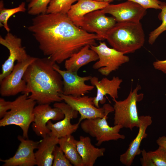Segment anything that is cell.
Segmentation results:
<instances>
[{
	"mask_svg": "<svg viewBox=\"0 0 166 166\" xmlns=\"http://www.w3.org/2000/svg\"><path fill=\"white\" fill-rule=\"evenodd\" d=\"M43 54L60 64L86 45H96L100 38L76 26L67 14L45 13L37 15L27 27Z\"/></svg>",
	"mask_w": 166,
	"mask_h": 166,
	"instance_id": "6da1fadb",
	"label": "cell"
},
{
	"mask_svg": "<svg viewBox=\"0 0 166 166\" xmlns=\"http://www.w3.org/2000/svg\"><path fill=\"white\" fill-rule=\"evenodd\" d=\"M57 63L46 57H36L28 67L23 77L27 85L25 93L39 104L61 102L63 100L62 77L53 68Z\"/></svg>",
	"mask_w": 166,
	"mask_h": 166,
	"instance_id": "7a4b0ae2",
	"label": "cell"
},
{
	"mask_svg": "<svg viewBox=\"0 0 166 166\" xmlns=\"http://www.w3.org/2000/svg\"><path fill=\"white\" fill-rule=\"evenodd\" d=\"M105 39L113 48L125 54L141 48L145 35L140 22H117L108 32Z\"/></svg>",
	"mask_w": 166,
	"mask_h": 166,
	"instance_id": "3957f363",
	"label": "cell"
},
{
	"mask_svg": "<svg viewBox=\"0 0 166 166\" xmlns=\"http://www.w3.org/2000/svg\"><path fill=\"white\" fill-rule=\"evenodd\" d=\"M29 96L23 93L13 101L11 109L0 120V127L13 124L19 126L26 139H28L29 128L34 120V110L37 103Z\"/></svg>",
	"mask_w": 166,
	"mask_h": 166,
	"instance_id": "277c9868",
	"label": "cell"
},
{
	"mask_svg": "<svg viewBox=\"0 0 166 166\" xmlns=\"http://www.w3.org/2000/svg\"><path fill=\"white\" fill-rule=\"evenodd\" d=\"M140 85H137L133 90L132 89L127 97L122 101L113 99L114 102L113 107L114 115V124L122 126L123 128L132 130L135 127L138 128L140 120L137 108V103L143 99L144 94H138L141 89Z\"/></svg>",
	"mask_w": 166,
	"mask_h": 166,
	"instance_id": "5b68a950",
	"label": "cell"
},
{
	"mask_svg": "<svg viewBox=\"0 0 166 166\" xmlns=\"http://www.w3.org/2000/svg\"><path fill=\"white\" fill-rule=\"evenodd\" d=\"M108 116L102 118L85 119L80 123L82 130L95 138L97 141L96 145L98 146L104 142L125 138L124 135L119 133L123 126L118 124L110 126L107 121Z\"/></svg>",
	"mask_w": 166,
	"mask_h": 166,
	"instance_id": "8992f818",
	"label": "cell"
},
{
	"mask_svg": "<svg viewBox=\"0 0 166 166\" xmlns=\"http://www.w3.org/2000/svg\"><path fill=\"white\" fill-rule=\"evenodd\" d=\"M90 48L97 54L99 59L92 68L98 69L102 75L108 76L118 69L123 64L128 62L129 57L114 48L108 47L105 42H100L99 45H91Z\"/></svg>",
	"mask_w": 166,
	"mask_h": 166,
	"instance_id": "52a82bcc",
	"label": "cell"
},
{
	"mask_svg": "<svg viewBox=\"0 0 166 166\" xmlns=\"http://www.w3.org/2000/svg\"><path fill=\"white\" fill-rule=\"evenodd\" d=\"M63 101L77 111L80 115L78 122L83 120L97 118H102L114 111L113 107L108 104H105L101 107L97 108L94 105V97L85 95L79 97L60 94Z\"/></svg>",
	"mask_w": 166,
	"mask_h": 166,
	"instance_id": "ba28073f",
	"label": "cell"
},
{
	"mask_svg": "<svg viewBox=\"0 0 166 166\" xmlns=\"http://www.w3.org/2000/svg\"><path fill=\"white\" fill-rule=\"evenodd\" d=\"M36 58L30 56L25 60L17 62L11 72L0 81L2 96H14L21 92L26 93L27 85L23 77L28 67Z\"/></svg>",
	"mask_w": 166,
	"mask_h": 166,
	"instance_id": "9c48e42d",
	"label": "cell"
},
{
	"mask_svg": "<svg viewBox=\"0 0 166 166\" xmlns=\"http://www.w3.org/2000/svg\"><path fill=\"white\" fill-rule=\"evenodd\" d=\"M0 44L9 50V56L2 65V73L0 74V81L12 71L14 62H21L27 59L28 55L22 46L21 38L11 33L7 32L4 38L0 36Z\"/></svg>",
	"mask_w": 166,
	"mask_h": 166,
	"instance_id": "30bf717a",
	"label": "cell"
},
{
	"mask_svg": "<svg viewBox=\"0 0 166 166\" xmlns=\"http://www.w3.org/2000/svg\"><path fill=\"white\" fill-rule=\"evenodd\" d=\"M54 69L61 75L63 81V94L74 97L85 95L93 90L95 88L93 85L85 83L90 80L92 76H88L80 77L77 73L70 71L63 70L55 63L53 65Z\"/></svg>",
	"mask_w": 166,
	"mask_h": 166,
	"instance_id": "8fae6325",
	"label": "cell"
},
{
	"mask_svg": "<svg viewBox=\"0 0 166 166\" xmlns=\"http://www.w3.org/2000/svg\"><path fill=\"white\" fill-rule=\"evenodd\" d=\"M114 17L117 22H139L146 13V9L139 4L127 1L117 4H109L102 9Z\"/></svg>",
	"mask_w": 166,
	"mask_h": 166,
	"instance_id": "7c38bea8",
	"label": "cell"
},
{
	"mask_svg": "<svg viewBox=\"0 0 166 166\" xmlns=\"http://www.w3.org/2000/svg\"><path fill=\"white\" fill-rule=\"evenodd\" d=\"M53 107L60 109L65 116L63 119L54 124L50 120L48 122L47 126L50 131L49 135L59 138L71 135L76 132L80 123L78 122L72 124L71 121L73 118L77 117L78 112L65 102H55Z\"/></svg>",
	"mask_w": 166,
	"mask_h": 166,
	"instance_id": "4fadbf2b",
	"label": "cell"
},
{
	"mask_svg": "<svg viewBox=\"0 0 166 166\" xmlns=\"http://www.w3.org/2000/svg\"><path fill=\"white\" fill-rule=\"evenodd\" d=\"M49 105L39 104L34 109V120L33 122L32 128L37 136L43 138L49 134L50 132L47 126L48 122L50 120L60 121L65 116L60 109L54 107L52 108Z\"/></svg>",
	"mask_w": 166,
	"mask_h": 166,
	"instance_id": "5bb4252c",
	"label": "cell"
},
{
	"mask_svg": "<svg viewBox=\"0 0 166 166\" xmlns=\"http://www.w3.org/2000/svg\"><path fill=\"white\" fill-rule=\"evenodd\" d=\"M116 22L114 17L107 16L102 10H97L84 16L80 28L89 33H95L100 40H103L105 39L107 33Z\"/></svg>",
	"mask_w": 166,
	"mask_h": 166,
	"instance_id": "9a60e30c",
	"label": "cell"
},
{
	"mask_svg": "<svg viewBox=\"0 0 166 166\" xmlns=\"http://www.w3.org/2000/svg\"><path fill=\"white\" fill-rule=\"evenodd\" d=\"M20 143L14 155L8 159L0 160L3 166H34L36 165L34 150L38 148L40 141H35L18 136Z\"/></svg>",
	"mask_w": 166,
	"mask_h": 166,
	"instance_id": "2e32d148",
	"label": "cell"
},
{
	"mask_svg": "<svg viewBox=\"0 0 166 166\" xmlns=\"http://www.w3.org/2000/svg\"><path fill=\"white\" fill-rule=\"evenodd\" d=\"M90 81L91 85L97 89L96 95L94 97L93 100L96 107H99V103L101 104L105 103L106 99L104 96L107 94L109 95L112 99L118 98V91L123 82L122 80L118 77L114 76L111 80L105 77L99 81L97 77L93 76Z\"/></svg>",
	"mask_w": 166,
	"mask_h": 166,
	"instance_id": "e0dca14e",
	"label": "cell"
},
{
	"mask_svg": "<svg viewBox=\"0 0 166 166\" xmlns=\"http://www.w3.org/2000/svg\"><path fill=\"white\" fill-rule=\"evenodd\" d=\"M139 117L140 122L138 133L129 144L127 150L120 156V161L126 166H131L135 156L141 153V150L140 148L141 142L147 136L146 129L152 123V117L150 116H141Z\"/></svg>",
	"mask_w": 166,
	"mask_h": 166,
	"instance_id": "ac0fdd59",
	"label": "cell"
},
{
	"mask_svg": "<svg viewBox=\"0 0 166 166\" xmlns=\"http://www.w3.org/2000/svg\"><path fill=\"white\" fill-rule=\"evenodd\" d=\"M109 4L93 0H78L72 6L67 14L76 26L80 27L86 14L96 10L103 9Z\"/></svg>",
	"mask_w": 166,
	"mask_h": 166,
	"instance_id": "d6986e66",
	"label": "cell"
},
{
	"mask_svg": "<svg viewBox=\"0 0 166 166\" xmlns=\"http://www.w3.org/2000/svg\"><path fill=\"white\" fill-rule=\"evenodd\" d=\"M77 146L84 166H93L97 158L104 155L105 151L104 148L95 147L88 136H80Z\"/></svg>",
	"mask_w": 166,
	"mask_h": 166,
	"instance_id": "ffe728a7",
	"label": "cell"
},
{
	"mask_svg": "<svg viewBox=\"0 0 166 166\" xmlns=\"http://www.w3.org/2000/svg\"><path fill=\"white\" fill-rule=\"evenodd\" d=\"M59 138L47 135L40 141L38 150L35 152L36 165L38 166H51L53 160V152L58 143Z\"/></svg>",
	"mask_w": 166,
	"mask_h": 166,
	"instance_id": "44dd1931",
	"label": "cell"
},
{
	"mask_svg": "<svg viewBox=\"0 0 166 166\" xmlns=\"http://www.w3.org/2000/svg\"><path fill=\"white\" fill-rule=\"evenodd\" d=\"M90 46L89 45L84 46L66 59L64 64L66 70L77 73L82 67L91 62L97 61L99 59L98 56L90 48Z\"/></svg>",
	"mask_w": 166,
	"mask_h": 166,
	"instance_id": "7402d4cb",
	"label": "cell"
},
{
	"mask_svg": "<svg viewBox=\"0 0 166 166\" xmlns=\"http://www.w3.org/2000/svg\"><path fill=\"white\" fill-rule=\"evenodd\" d=\"M77 141L70 135L59 138L58 144L72 165L84 166L77 150Z\"/></svg>",
	"mask_w": 166,
	"mask_h": 166,
	"instance_id": "603a6c76",
	"label": "cell"
},
{
	"mask_svg": "<svg viewBox=\"0 0 166 166\" xmlns=\"http://www.w3.org/2000/svg\"><path fill=\"white\" fill-rule=\"evenodd\" d=\"M25 3L22 2L18 6L8 9L4 7L3 2H0V25L3 26L7 32H10V28L8 24V21L9 18L13 15L18 13L25 12Z\"/></svg>",
	"mask_w": 166,
	"mask_h": 166,
	"instance_id": "cb8c5ba5",
	"label": "cell"
},
{
	"mask_svg": "<svg viewBox=\"0 0 166 166\" xmlns=\"http://www.w3.org/2000/svg\"><path fill=\"white\" fill-rule=\"evenodd\" d=\"M78 0H51L46 13H61L67 14L72 4Z\"/></svg>",
	"mask_w": 166,
	"mask_h": 166,
	"instance_id": "d4e9b609",
	"label": "cell"
},
{
	"mask_svg": "<svg viewBox=\"0 0 166 166\" xmlns=\"http://www.w3.org/2000/svg\"><path fill=\"white\" fill-rule=\"evenodd\" d=\"M161 7V11L159 14L158 18L161 21L162 23L159 26L150 33L148 42L150 45H152L158 36L166 30V3L162 2Z\"/></svg>",
	"mask_w": 166,
	"mask_h": 166,
	"instance_id": "484cf974",
	"label": "cell"
},
{
	"mask_svg": "<svg viewBox=\"0 0 166 166\" xmlns=\"http://www.w3.org/2000/svg\"><path fill=\"white\" fill-rule=\"evenodd\" d=\"M51 0H34L28 5V13L32 15L46 13L48 6Z\"/></svg>",
	"mask_w": 166,
	"mask_h": 166,
	"instance_id": "4316f807",
	"label": "cell"
},
{
	"mask_svg": "<svg viewBox=\"0 0 166 166\" xmlns=\"http://www.w3.org/2000/svg\"><path fill=\"white\" fill-rule=\"evenodd\" d=\"M155 166H166V149L159 146L158 148L148 152Z\"/></svg>",
	"mask_w": 166,
	"mask_h": 166,
	"instance_id": "83f0119b",
	"label": "cell"
},
{
	"mask_svg": "<svg viewBox=\"0 0 166 166\" xmlns=\"http://www.w3.org/2000/svg\"><path fill=\"white\" fill-rule=\"evenodd\" d=\"M53 166H72L73 165L67 158L63 152L57 145L54 148L53 152Z\"/></svg>",
	"mask_w": 166,
	"mask_h": 166,
	"instance_id": "f1b7e54d",
	"label": "cell"
},
{
	"mask_svg": "<svg viewBox=\"0 0 166 166\" xmlns=\"http://www.w3.org/2000/svg\"><path fill=\"white\" fill-rule=\"evenodd\" d=\"M136 3L145 9L153 8L161 10L162 2L158 0H127Z\"/></svg>",
	"mask_w": 166,
	"mask_h": 166,
	"instance_id": "f546056e",
	"label": "cell"
},
{
	"mask_svg": "<svg viewBox=\"0 0 166 166\" xmlns=\"http://www.w3.org/2000/svg\"><path fill=\"white\" fill-rule=\"evenodd\" d=\"M12 101H6L2 98H0V118L2 119L10 110L12 106Z\"/></svg>",
	"mask_w": 166,
	"mask_h": 166,
	"instance_id": "4dcf8cb0",
	"label": "cell"
},
{
	"mask_svg": "<svg viewBox=\"0 0 166 166\" xmlns=\"http://www.w3.org/2000/svg\"><path fill=\"white\" fill-rule=\"evenodd\" d=\"M142 157L140 158L141 164L143 166H155V165L149 156L148 152L143 149L141 150Z\"/></svg>",
	"mask_w": 166,
	"mask_h": 166,
	"instance_id": "1f68e13d",
	"label": "cell"
},
{
	"mask_svg": "<svg viewBox=\"0 0 166 166\" xmlns=\"http://www.w3.org/2000/svg\"><path fill=\"white\" fill-rule=\"evenodd\" d=\"M153 65L155 69L160 71L166 74V60H157L153 63Z\"/></svg>",
	"mask_w": 166,
	"mask_h": 166,
	"instance_id": "d6a6232c",
	"label": "cell"
},
{
	"mask_svg": "<svg viewBox=\"0 0 166 166\" xmlns=\"http://www.w3.org/2000/svg\"><path fill=\"white\" fill-rule=\"evenodd\" d=\"M156 143L159 146L166 149V136H163L159 137L156 140Z\"/></svg>",
	"mask_w": 166,
	"mask_h": 166,
	"instance_id": "836d02e7",
	"label": "cell"
},
{
	"mask_svg": "<svg viewBox=\"0 0 166 166\" xmlns=\"http://www.w3.org/2000/svg\"><path fill=\"white\" fill-rule=\"evenodd\" d=\"M98 2H104L109 3L114 0H93Z\"/></svg>",
	"mask_w": 166,
	"mask_h": 166,
	"instance_id": "e575fe53",
	"label": "cell"
},
{
	"mask_svg": "<svg viewBox=\"0 0 166 166\" xmlns=\"http://www.w3.org/2000/svg\"><path fill=\"white\" fill-rule=\"evenodd\" d=\"M25 0L26 1V2L30 3V2H32V1L34 0Z\"/></svg>",
	"mask_w": 166,
	"mask_h": 166,
	"instance_id": "d590c367",
	"label": "cell"
}]
</instances>
